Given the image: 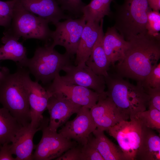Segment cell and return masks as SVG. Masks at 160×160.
<instances>
[{
  "mask_svg": "<svg viewBox=\"0 0 160 160\" xmlns=\"http://www.w3.org/2000/svg\"><path fill=\"white\" fill-rule=\"evenodd\" d=\"M81 106L72 102L61 93L52 94L47 108L50 115L49 128L57 131L58 128L65 123L73 114L76 113Z\"/></svg>",
  "mask_w": 160,
  "mask_h": 160,
  "instance_id": "cell-15",
  "label": "cell"
},
{
  "mask_svg": "<svg viewBox=\"0 0 160 160\" xmlns=\"http://www.w3.org/2000/svg\"><path fill=\"white\" fill-rule=\"evenodd\" d=\"M103 43L111 65L115 67V62L120 61L124 58L129 46V42L113 26L108 28L103 37Z\"/></svg>",
  "mask_w": 160,
  "mask_h": 160,
  "instance_id": "cell-19",
  "label": "cell"
},
{
  "mask_svg": "<svg viewBox=\"0 0 160 160\" xmlns=\"http://www.w3.org/2000/svg\"><path fill=\"white\" fill-rule=\"evenodd\" d=\"M45 89L50 96L60 93L72 102L89 109L97 102L100 95L90 89L64 81L59 74Z\"/></svg>",
  "mask_w": 160,
  "mask_h": 160,
  "instance_id": "cell-10",
  "label": "cell"
},
{
  "mask_svg": "<svg viewBox=\"0 0 160 160\" xmlns=\"http://www.w3.org/2000/svg\"><path fill=\"white\" fill-rule=\"evenodd\" d=\"M1 39L3 45H0V61L11 60L20 64L25 60L27 56L26 48L18 39L6 33Z\"/></svg>",
  "mask_w": 160,
  "mask_h": 160,
  "instance_id": "cell-23",
  "label": "cell"
},
{
  "mask_svg": "<svg viewBox=\"0 0 160 160\" xmlns=\"http://www.w3.org/2000/svg\"><path fill=\"white\" fill-rule=\"evenodd\" d=\"M103 19L100 23L88 21L86 23L76 53L75 65L85 64L103 28Z\"/></svg>",
  "mask_w": 160,
  "mask_h": 160,
  "instance_id": "cell-18",
  "label": "cell"
},
{
  "mask_svg": "<svg viewBox=\"0 0 160 160\" xmlns=\"http://www.w3.org/2000/svg\"><path fill=\"white\" fill-rule=\"evenodd\" d=\"M63 71L65 74L60 76L61 78L66 82L90 89L99 94L105 92L106 84L104 76L95 73L85 64L68 65L64 67Z\"/></svg>",
  "mask_w": 160,
  "mask_h": 160,
  "instance_id": "cell-13",
  "label": "cell"
},
{
  "mask_svg": "<svg viewBox=\"0 0 160 160\" xmlns=\"http://www.w3.org/2000/svg\"><path fill=\"white\" fill-rule=\"evenodd\" d=\"M144 88L149 97L148 109L155 108L160 111V88H152L149 87Z\"/></svg>",
  "mask_w": 160,
  "mask_h": 160,
  "instance_id": "cell-32",
  "label": "cell"
},
{
  "mask_svg": "<svg viewBox=\"0 0 160 160\" xmlns=\"http://www.w3.org/2000/svg\"><path fill=\"white\" fill-rule=\"evenodd\" d=\"M22 126L7 109L0 108V145L12 142Z\"/></svg>",
  "mask_w": 160,
  "mask_h": 160,
  "instance_id": "cell-24",
  "label": "cell"
},
{
  "mask_svg": "<svg viewBox=\"0 0 160 160\" xmlns=\"http://www.w3.org/2000/svg\"><path fill=\"white\" fill-rule=\"evenodd\" d=\"M146 127L153 130L160 129V111L155 108L148 109L138 112L135 118Z\"/></svg>",
  "mask_w": 160,
  "mask_h": 160,
  "instance_id": "cell-26",
  "label": "cell"
},
{
  "mask_svg": "<svg viewBox=\"0 0 160 160\" xmlns=\"http://www.w3.org/2000/svg\"><path fill=\"white\" fill-rule=\"evenodd\" d=\"M82 145H79L69 149L56 160H81Z\"/></svg>",
  "mask_w": 160,
  "mask_h": 160,
  "instance_id": "cell-33",
  "label": "cell"
},
{
  "mask_svg": "<svg viewBox=\"0 0 160 160\" xmlns=\"http://www.w3.org/2000/svg\"><path fill=\"white\" fill-rule=\"evenodd\" d=\"M49 120L44 124L41 130V139L35 145V151L32 160L55 159L70 148L77 145L78 143L65 137L57 131H53L48 127Z\"/></svg>",
  "mask_w": 160,
  "mask_h": 160,
  "instance_id": "cell-8",
  "label": "cell"
},
{
  "mask_svg": "<svg viewBox=\"0 0 160 160\" xmlns=\"http://www.w3.org/2000/svg\"><path fill=\"white\" fill-rule=\"evenodd\" d=\"M153 130L145 128L135 160H160V137Z\"/></svg>",
  "mask_w": 160,
  "mask_h": 160,
  "instance_id": "cell-22",
  "label": "cell"
},
{
  "mask_svg": "<svg viewBox=\"0 0 160 160\" xmlns=\"http://www.w3.org/2000/svg\"><path fill=\"white\" fill-rule=\"evenodd\" d=\"M151 9L147 0H124L111 15L113 27L128 41L138 34L146 33L147 14Z\"/></svg>",
  "mask_w": 160,
  "mask_h": 160,
  "instance_id": "cell-5",
  "label": "cell"
},
{
  "mask_svg": "<svg viewBox=\"0 0 160 160\" xmlns=\"http://www.w3.org/2000/svg\"><path fill=\"white\" fill-rule=\"evenodd\" d=\"M86 23L82 17L57 23L54 25L55 29L51 33L53 42L51 45L54 47L57 45L63 47L65 53L72 57L76 53Z\"/></svg>",
  "mask_w": 160,
  "mask_h": 160,
  "instance_id": "cell-9",
  "label": "cell"
},
{
  "mask_svg": "<svg viewBox=\"0 0 160 160\" xmlns=\"http://www.w3.org/2000/svg\"><path fill=\"white\" fill-rule=\"evenodd\" d=\"M90 112L96 128L104 131L122 120H127L105 91L100 94L97 102L90 109Z\"/></svg>",
  "mask_w": 160,
  "mask_h": 160,
  "instance_id": "cell-14",
  "label": "cell"
},
{
  "mask_svg": "<svg viewBox=\"0 0 160 160\" xmlns=\"http://www.w3.org/2000/svg\"><path fill=\"white\" fill-rule=\"evenodd\" d=\"M113 0H91L83 8L82 17L86 22L100 23L106 15L111 16L110 5Z\"/></svg>",
  "mask_w": 160,
  "mask_h": 160,
  "instance_id": "cell-25",
  "label": "cell"
},
{
  "mask_svg": "<svg viewBox=\"0 0 160 160\" xmlns=\"http://www.w3.org/2000/svg\"><path fill=\"white\" fill-rule=\"evenodd\" d=\"M104 77L106 95L127 120L134 119L137 113L146 110L149 97L140 82L135 85L118 75L108 74Z\"/></svg>",
  "mask_w": 160,
  "mask_h": 160,
  "instance_id": "cell-3",
  "label": "cell"
},
{
  "mask_svg": "<svg viewBox=\"0 0 160 160\" xmlns=\"http://www.w3.org/2000/svg\"><path fill=\"white\" fill-rule=\"evenodd\" d=\"M150 7L153 11H159L160 9V0H147Z\"/></svg>",
  "mask_w": 160,
  "mask_h": 160,
  "instance_id": "cell-35",
  "label": "cell"
},
{
  "mask_svg": "<svg viewBox=\"0 0 160 160\" xmlns=\"http://www.w3.org/2000/svg\"><path fill=\"white\" fill-rule=\"evenodd\" d=\"M58 4L64 11L66 10L77 17L82 16L83 8L87 4L82 0H56Z\"/></svg>",
  "mask_w": 160,
  "mask_h": 160,
  "instance_id": "cell-29",
  "label": "cell"
},
{
  "mask_svg": "<svg viewBox=\"0 0 160 160\" xmlns=\"http://www.w3.org/2000/svg\"><path fill=\"white\" fill-rule=\"evenodd\" d=\"M0 104L7 109L22 126L31 121L28 95L23 80L24 68L18 66L17 71L10 73L5 67H1Z\"/></svg>",
  "mask_w": 160,
  "mask_h": 160,
  "instance_id": "cell-2",
  "label": "cell"
},
{
  "mask_svg": "<svg viewBox=\"0 0 160 160\" xmlns=\"http://www.w3.org/2000/svg\"><path fill=\"white\" fill-rule=\"evenodd\" d=\"M71 57L66 53L61 54L51 45L37 47L31 58H27L18 66L27 68L35 81L50 84L64 67L71 64Z\"/></svg>",
  "mask_w": 160,
  "mask_h": 160,
  "instance_id": "cell-4",
  "label": "cell"
},
{
  "mask_svg": "<svg viewBox=\"0 0 160 160\" xmlns=\"http://www.w3.org/2000/svg\"><path fill=\"white\" fill-rule=\"evenodd\" d=\"M81 160H105L96 147L89 141L82 145Z\"/></svg>",
  "mask_w": 160,
  "mask_h": 160,
  "instance_id": "cell-31",
  "label": "cell"
},
{
  "mask_svg": "<svg viewBox=\"0 0 160 160\" xmlns=\"http://www.w3.org/2000/svg\"><path fill=\"white\" fill-rule=\"evenodd\" d=\"M104 132L96 128L92 133L94 137L90 136L88 141L96 147L105 160H126L119 147L111 141Z\"/></svg>",
  "mask_w": 160,
  "mask_h": 160,
  "instance_id": "cell-20",
  "label": "cell"
},
{
  "mask_svg": "<svg viewBox=\"0 0 160 160\" xmlns=\"http://www.w3.org/2000/svg\"><path fill=\"white\" fill-rule=\"evenodd\" d=\"M30 73L25 68L23 73V80L28 95L30 107L31 125L35 128H39L45 118L43 116L47 109L50 95L45 88L38 82L32 81Z\"/></svg>",
  "mask_w": 160,
  "mask_h": 160,
  "instance_id": "cell-11",
  "label": "cell"
},
{
  "mask_svg": "<svg viewBox=\"0 0 160 160\" xmlns=\"http://www.w3.org/2000/svg\"><path fill=\"white\" fill-rule=\"evenodd\" d=\"M1 70H0V77L1 76Z\"/></svg>",
  "mask_w": 160,
  "mask_h": 160,
  "instance_id": "cell-36",
  "label": "cell"
},
{
  "mask_svg": "<svg viewBox=\"0 0 160 160\" xmlns=\"http://www.w3.org/2000/svg\"><path fill=\"white\" fill-rule=\"evenodd\" d=\"M146 127L135 118L129 121L122 120L108 131L117 141L126 160H135Z\"/></svg>",
  "mask_w": 160,
  "mask_h": 160,
  "instance_id": "cell-7",
  "label": "cell"
},
{
  "mask_svg": "<svg viewBox=\"0 0 160 160\" xmlns=\"http://www.w3.org/2000/svg\"><path fill=\"white\" fill-rule=\"evenodd\" d=\"M146 29L149 34L160 38V14L159 11L151 9L148 12Z\"/></svg>",
  "mask_w": 160,
  "mask_h": 160,
  "instance_id": "cell-28",
  "label": "cell"
},
{
  "mask_svg": "<svg viewBox=\"0 0 160 160\" xmlns=\"http://www.w3.org/2000/svg\"><path fill=\"white\" fill-rule=\"evenodd\" d=\"M15 0H0V26L5 29L10 26L13 16Z\"/></svg>",
  "mask_w": 160,
  "mask_h": 160,
  "instance_id": "cell-27",
  "label": "cell"
},
{
  "mask_svg": "<svg viewBox=\"0 0 160 160\" xmlns=\"http://www.w3.org/2000/svg\"><path fill=\"white\" fill-rule=\"evenodd\" d=\"M12 155L11 144L5 143L0 146V160H16Z\"/></svg>",
  "mask_w": 160,
  "mask_h": 160,
  "instance_id": "cell-34",
  "label": "cell"
},
{
  "mask_svg": "<svg viewBox=\"0 0 160 160\" xmlns=\"http://www.w3.org/2000/svg\"><path fill=\"white\" fill-rule=\"evenodd\" d=\"M124 58L115 66L118 75L141 84L160 58V38L147 33L140 34L129 41Z\"/></svg>",
  "mask_w": 160,
  "mask_h": 160,
  "instance_id": "cell-1",
  "label": "cell"
},
{
  "mask_svg": "<svg viewBox=\"0 0 160 160\" xmlns=\"http://www.w3.org/2000/svg\"><path fill=\"white\" fill-rule=\"evenodd\" d=\"M143 87L160 88V63H157L141 83Z\"/></svg>",
  "mask_w": 160,
  "mask_h": 160,
  "instance_id": "cell-30",
  "label": "cell"
},
{
  "mask_svg": "<svg viewBox=\"0 0 160 160\" xmlns=\"http://www.w3.org/2000/svg\"><path fill=\"white\" fill-rule=\"evenodd\" d=\"M76 114L74 119L67 121L58 133L67 139L73 140L83 145L87 143L91 134L97 128L89 108L82 106Z\"/></svg>",
  "mask_w": 160,
  "mask_h": 160,
  "instance_id": "cell-12",
  "label": "cell"
},
{
  "mask_svg": "<svg viewBox=\"0 0 160 160\" xmlns=\"http://www.w3.org/2000/svg\"><path fill=\"white\" fill-rule=\"evenodd\" d=\"M104 34L103 28L85 64L97 75L105 77L108 75V71L111 64L103 47Z\"/></svg>",
  "mask_w": 160,
  "mask_h": 160,
  "instance_id": "cell-21",
  "label": "cell"
},
{
  "mask_svg": "<svg viewBox=\"0 0 160 160\" xmlns=\"http://www.w3.org/2000/svg\"><path fill=\"white\" fill-rule=\"evenodd\" d=\"M28 12L54 25L63 19L72 18L65 15L56 0H16Z\"/></svg>",
  "mask_w": 160,
  "mask_h": 160,
  "instance_id": "cell-16",
  "label": "cell"
},
{
  "mask_svg": "<svg viewBox=\"0 0 160 160\" xmlns=\"http://www.w3.org/2000/svg\"><path fill=\"white\" fill-rule=\"evenodd\" d=\"M47 20L25 9L15 0L11 22L3 33L19 39H36L46 41L51 38L52 31Z\"/></svg>",
  "mask_w": 160,
  "mask_h": 160,
  "instance_id": "cell-6",
  "label": "cell"
},
{
  "mask_svg": "<svg viewBox=\"0 0 160 160\" xmlns=\"http://www.w3.org/2000/svg\"><path fill=\"white\" fill-rule=\"evenodd\" d=\"M0 146H1V145H0Z\"/></svg>",
  "mask_w": 160,
  "mask_h": 160,
  "instance_id": "cell-37",
  "label": "cell"
},
{
  "mask_svg": "<svg viewBox=\"0 0 160 160\" xmlns=\"http://www.w3.org/2000/svg\"><path fill=\"white\" fill-rule=\"evenodd\" d=\"M42 127L35 128L30 123L22 126L17 132L12 141L11 150L12 154L16 156V160H32V152L35 148L33 139Z\"/></svg>",
  "mask_w": 160,
  "mask_h": 160,
  "instance_id": "cell-17",
  "label": "cell"
}]
</instances>
